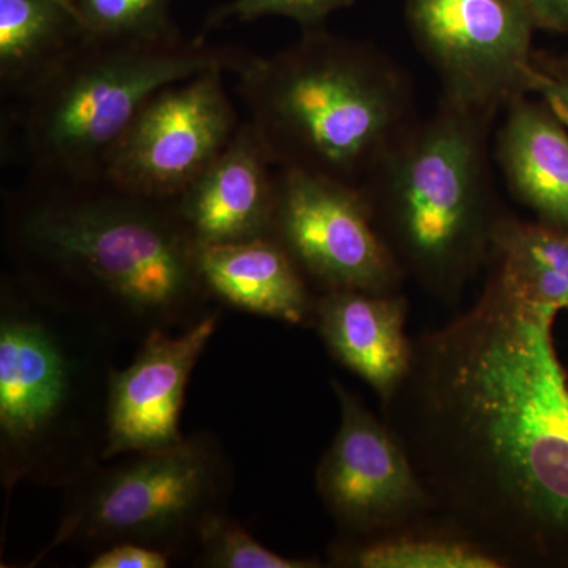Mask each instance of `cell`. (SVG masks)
<instances>
[{"mask_svg":"<svg viewBox=\"0 0 568 568\" xmlns=\"http://www.w3.org/2000/svg\"><path fill=\"white\" fill-rule=\"evenodd\" d=\"M246 52L181 32L156 40L85 33L43 84L11 100L3 156L28 174L26 181H99L112 149L152 95L215 67L233 73Z\"/></svg>","mask_w":568,"mask_h":568,"instance_id":"8992f818","label":"cell"},{"mask_svg":"<svg viewBox=\"0 0 568 568\" xmlns=\"http://www.w3.org/2000/svg\"><path fill=\"white\" fill-rule=\"evenodd\" d=\"M338 432L316 469V489L339 537H369L436 515L405 447L353 390L332 381Z\"/></svg>","mask_w":568,"mask_h":568,"instance_id":"8fae6325","label":"cell"},{"mask_svg":"<svg viewBox=\"0 0 568 568\" xmlns=\"http://www.w3.org/2000/svg\"><path fill=\"white\" fill-rule=\"evenodd\" d=\"M414 43L435 71L439 102L497 118L537 88L528 0H405Z\"/></svg>","mask_w":568,"mask_h":568,"instance_id":"ba28073f","label":"cell"},{"mask_svg":"<svg viewBox=\"0 0 568 568\" xmlns=\"http://www.w3.org/2000/svg\"><path fill=\"white\" fill-rule=\"evenodd\" d=\"M487 268L534 304L568 312V230L504 212Z\"/></svg>","mask_w":568,"mask_h":568,"instance_id":"d6986e66","label":"cell"},{"mask_svg":"<svg viewBox=\"0 0 568 568\" xmlns=\"http://www.w3.org/2000/svg\"><path fill=\"white\" fill-rule=\"evenodd\" d=\"M537 31L568 37V0H528Z\"/></svg>","mask_w":568,"mask_h":568,"instance_id":"d4e9b609","label":"cell"},{"mask_svg":"<svg viewBox=\"0 0 568 568\" xmlns=\"http://www.w3.org/2000/svg\"><path fill=\"white\" fill-rule=\"evenodd\" d=\"M121 458L69 488L61 526L40 558L61 545L100 551L123 541L173 558L196 551L204 529L226 515L233 476L222 444L209 433Z\"/></svg>","mask_w":568,"mask_h":568,"instance_id":"52a82bcc","label":"cell"},{"mask_svg":"<svg viewBox=\"0 0 568 568\" xmlns=\"http://www.w3.org/2000/svg\"><path fill=\"white\" fill-rule=\"evenodd\" d=\"M488 268L383 403L436 515L506 567L568 568V396L552 325Z\"/></svg>","mask_w":568,"mask_h":568,"instance_id":"6da1fadb","label":"cell"},{"mask_svg":"<svg viewBox=\"0 0 568 568\" xmlns=\"http://www.w3.org/2000/svg\"><path fill=\"white\" fill-rule=\"evenodd\" d=\"M197 267L220 304L291 325L313 324L312 284L271 235L201 246Z\"/></svg>","mask_w":568,"mask_h":568,"instance_id":"2e32d148","label":"cell"},{"mask_svg":"<svg viewBox=\"0 0 568 568\" xmlns=\"http://www.w3.org/2000/svg\"><path fill=\"white\" fill-rule=\"evenodd\" d=\"M171 558L160 549L145 547V545L123 541L100 549L93 556L89 568H166Z\"/></svg>","mask_w":568,"mask_h":568,"instance_id":"cb8c5ba5","label":"cell"},{"mask_svg":"<svg viewBox=\"0 0 568 568\" xmlns=\"http://www.w3.org/2000/svg\"><path fill=\"white\" fill-rule=\"evenodd\" d=\"M496 118L444 102L418 119L362 183L377 233L403 274L455 304L487 267L504 212L489 163Z\"/></svg>","mask_w":568,"mask_h":568,"instance_id":"5b68a950","label":"cell"},{"mask_svg":"<svg viewBox=\"0 0 568 568\" xmlns=\"http://www.w3.org/2000/svg\"><path fill=\"white\" fill-rule=\"evenodd\" d=\"M355 0H234L212 14L211 24L227 20L248 22L280 17L297 22L302 31L317 29L331 14L349 9Z\"/></svg>","mask_w":568,"mask_h":568,"instance_id":"7402d4cb","label":"cell"},{"mask_svg":"<svg viewBox=\"0 0 568 568\" xmlns=\"http://www.w3.org/2000/svg\"><path fill=\"white\" fill-rule=\"evenodd\" d=\"M222 67L160 89L122 134L103 171L115 189L174 201L230 144L242 122Z\"/></svg>","mask_w":568,"mask_h":568,"instance_id":"30bf717a","label":"cell"},{"mask_svg":"<svg viewBox=\"0 0 568 568\" xmlns=\"http://www.w3.org/2000/svg\"><path fill=\"white\" fill-rule=\"evenodd\" d=\"M85 37L54 0H0V91L21 99L54 73Z\"/></svg>","mask_w":568,"mask_h":568,"instance_id":"e0dca14e","label":"cell"},{"mask_svg":"<svg viewBox=\"0 0 568 568\" xmlns=\"http://www.w3.org/2000/svg\"><path fill=\"white\" fill-rule=\"evenodd\" d=\"M407 312L409 304L402 293L324 291L316 295L313 325L332 357L364 379L384 403L413 361Z\"/></svg>","mask_w":568,"mask_h":568,"instance_id":"5bb4252c","label":"cell"},{"mask_svg":"<svg viewBox=\"0 0 568 568\" xmlns=\"http://www.w3.org/2000/svg\"><path fill=\"white\" fill-rule=\"evenodd\" d=\"M121 336L14 274L0 284V477L71 488L104 463Z\"/></svg>","mask_w":568,"mask_h":568,"instance_id":"3957f363","label":"cell"},{"mask_svg":"<svg viewBox=\"0 0 568 568\" xmlns=\"http://www.w3.org/2000/svg\"><path fill=\"white\" fill-rule=\"evenodd\" d=\"M197 566L209 568H321L313 559L284 558L264 547L227 515L213 519L197 541Z\"/></svg>","mask_w":568,"mask_h":568,"instance_id":"44dd1931","label":"cell"},{"mask_svg":"<svg viewBox=\"0 0 568 568\" xmlns=\"http://www.w3.org/2000/svg\"><path fill=\"white\" fill-rule=\"evenodd\" d=\"M537 88L540 97L568 129V52L548 55L536 52Z\"/></svg>","mask_w":568,"mask_h":568,"instance_id":"603a6c76","label":"cell"},{"mask_svg":"<svg viewBox=\"0 0 568 568\" xmlns=\"http://www.w3.org/2000/svg\"><path fill=\"white\" fill-rule=\"evenodd\" d=\"M54 2H58L59 6H62L63 9L69 10L70 13H73L74 17H77L78 20H80V17H78V11H77V9H74L73 0H54ZM81 24H82V22H81Z\"/></svg>","mask_w":568,"mask_h":568,"instance_id":"484cf974","label":"cell"},{"mask_svg":"<svg viewBox=\"0 0 568 568\" xmlns=\"http://www.w3.org/2000/svg\"><path fill=\"white\" fill-rule=\"evenodd\" d=\"M320 293H399L406 275L377 233L361 186L276 168L271 231Z\"/></svg>","mask_w":568,"mask_h":568,"instance_id":"9c48e42d","label":"cell"},{"mask_svg":"<svg viewBox=\"0 0 568 568\" xmlns=\"http://www.w3.org/2000/svg\"><path fill=\"white\" fill-rule=\"evenodd\" d=\"M3 246L26 283L141 343L216 310L173 201L91 182L26 181L7 194Z\"/></svg>","mask_w":568,"mask_h":568,"instance_id":"7a4b0ae2","label":"cell"},{"mask_svg":"<svg viewBox=\"0 0 568 568\" xmlns=\"http://www.w3.org/2000/svg\"><path fill=\"white\" fill-rule=\"evenodd\" d=\"M219 323L220 312L213 310L183 331L156 328L142 339L129 365L114 369L104 462L181 443L186 386Z\"/></svg>","mask_w":568,"mask_h":568,"instance_id":"7c38bea8","label":"cell"},{"mask_svg":"<svg viewBox=\"0 0 568 568\" xmlns=\"http://www.w3.org/2000/svg\"><path fill=\"white\" fill-rule=\"evenodd\" d=\"M334 567L506 568L487 548L439 517L369 537H339L328 549Z\"/></svg>","mask_w":568,"mask_h":568,"instance_id":"ac0fdd59","label":"cell"},{"mask_svg":"<svg viewBox=\"0 0 568 568\" xmlns=\"http://www.w3.org/2000/svg\"><path fill=\"white\" fill-rule=\"evenodd\" d=\"M173 0H73L85 33L97 39L156 40L174 36Z\"/></svg>","mask_w":568,"mask_h":568,"instance_id":"ffe728a7","label":"cell"},{"mask_svg":"<svg viewBox=\"0 0 568 568\" xmlns=\"http://www.w3.org/2000/svg\"><path fill=\"white\" fill-rule=\"evenodd\" d=\"M493 159L511 196L540 222L568 230V129L540 97L508 104Z\"/></svg>","mask_w":568,"mask_h":568,"instance_id":"9a60e30c","label":"cell"},{"mask_svg":"<svg viewBox=\"0 0 568 568\" xmlns=\"http://www.w3.org/2000/svg\"><path fill=\"white\" fill-rule=\"evenodd\" d=\"M567 396H568V383H567Z\"/></svg>","mask_w":568,"mask_h":568,"instance_id":"4316f807","label":"cell"},{"mask_svg":"<svg viewBox=\"0 0 568 568\" xmlns=\"http://www.w3.org/2000/svg\"><path fill=\"white\" fill-rule=\"evenodd\" d=\"M276 166L252 123L173 201L197 248L264 237L271 231Z\"/></svg>","mask_w":568,"mask_h":568,"instance_id":"4fadbf2b","label":"cell"},{"mask_svg":"<svg viewBox=\"0 0 568 568\" xmlns=\"http://www.w3.org/2000/svg\"><path fill=\"white\" fill-rule=\"evenodd\" d=\"M231 74L278 170L361 186L418 121L413 81L390 55L323 28L275 54L246 52Z\"/></svg>","mask_w":568,"mask_h":568,"instance_id":"277c9868","label":"cell"}]
</instances>
